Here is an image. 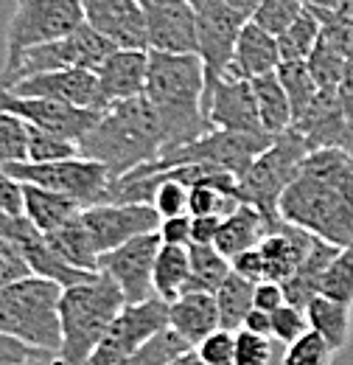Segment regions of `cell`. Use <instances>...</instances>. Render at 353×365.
Returning <instances> with one entry per match:
<instances>
[{
  "instance_id": "6da1fadb",
  "label": "cell",
  "mask_w": 353,
  "mask_h": 365,
  "mask_svg": "<svg viewBox=\"0 0 353 365\" xmlns=\"http://www.w3.org/2000/svg\"><path fill=\"white\" fill-rule=\"evenodd\" d=\"M280 220L314 236L353 247V155L342 149L311 152L280 200Z\"/></svg>"
},
{
  "instance_id": "7a4b0ae2",
  "label": "cell",
  "mask_w": 353,
  "mask_h": 365,
  "mask_svg": "<svg viewBox=\"0 0 353 365\" xmlns=\"http://www.w3.org/2000/svg\"><path fill=\"white\" fill-rule=\"evenodd\" d=\"M205 91L208 73L199 53L149 51V79L143 96L154 104L163 121L166 155L214 130L205 115Z\"/></svg>"
},
{
  "instance_id": "3957f363",
  "label": "cell",
  "mask_w": 353,
  "mask_h": 365,
  "mask_svg": "<svg viewBox=\"0 0 353 365\" xmlns=\"http://www.w3.org/2000/svg\"><path fill=\"white\" fill-rule=\"evenodd\" d=\"M79 155L107 166L112 178L160 160L166 155V133L154 104L140 96L107 107L95 127L79 140Z\"/></svg>"
},
{
  "instance_id": "277c9868",
  "label": "cell",
  "mask_w": 353,
  "mask_h": 365,
  "mask_svg": "<svg viewBox=\"0 0 353 365\" xmlns=\"http://www.w3.org/2000/svg\"><path fill=\"white\" fill-rule=\"evenodd\" d=\"M127 307L124 292L115 287L112 278L104 273L90 275L73 287L62 289L59 318H62V365H88L93 351L110 331L112 320Z\"/></svg>"
},
{
  "instance_id": "5b68a950",
  "label": "cell",
  "mask_w": 353,
  "mask_h": 365,
  "mask_svg": "<svg viewBox=\"0 0 353 365\" xmlns=\"http://www.w3.org/2000/svg\"><path fill=\"white\" fill-rule=\"evenodd\" d=\"M62 289V284L43 275H26L9 287H0V331L43 354L59 357Z\"/></svg>"
},
{
  "instance_id": "8992f818",
  "label": "cell",
  "mask_w": 353,
  "mask_h": 365,
  "mask_svg": "<svg viewBox=\"0 0 353 365\" xmlns=\"http://www.w3.org/2000/svg\"><path fill=\"white\" fill-rule=\"evenodd\" d=\"M311 155L306 138L295 127L272 138V143L255 158V163L241 175V200L258 208L272 222H280V200L286 188L297 180L306 158Z\"/></svg>"
},
{
  "instance_id": "52a82bcc",
  "label": "cell",
  "mask_w": 353,
  "mask_h": 365,
  "mask_svg": "<svg viewBox=\"0 0 353 365\" xmlns=\"http://www.w3.org/2000/svg\"><path fill=\"white\" fill-rule=\"evenodd\" d=\"M115 51L118 48L112 46L107 37H101L98 31H93L85 23L70 37H62V40L31 48L20 59L3 65L0 68V88H14L17 82H23L28 76L53 73V71H70V68H82V71L95 73Z\"/></svg>"
},
{
  "instance_id": "ba28073f",
  "label": "cell",
  "mask_w": 353,
  "mask_h": 365,
  "mask_svg": "<svg viewBox=\"0 0 353 365\" xmlns=\"http://www.w3.org/2000/svg\"><path fill=\"white\" fill-rule=\"evenodd\" d=\"M85 26L82 0H17V9L6 26V59H20L26 51L62 37H70Z\"/></svg>"
},
{
  "instance_id": "9c48e42d",
  "label": "cell",
  "mask_w": 353,
  "mask_h": 365,
  "mask_svg": "<svg viewBox=\"0 0 353 365\" xmlns=\"http://www.w3.org/2000/svg\"><path fill=\"white\" fill-rule=\"evenodd\" d=\"M17 182H28V185H40L45 191H56L65 194L76 202H82L85 208L90 205H101L107 202V191L112 175L107 166L88 160L82 155L68 158V160H53V163H11L3 166Z\"/></svg>"
},
{
  "instance_id": "30bf717a",
  "label": "cell",
  "mask_w": 353,
  "mask_h": 365,
  "mask_svg": "<svg viewBox=\"0 0 353 365\" xmlns=\"http://www.w3.org/2000/svg\"><path fill=\"white\" fill-rule=\"evenodd\" d=\"M272 143V135H244V133H227V130H211L208 135L199 140L163 155L160 160H154L149 169L152 172H166L176 166H196V163H208L216 166L221 172H230L236 180H241V175L255 163V158Z\"/></svg>"
},
{
  "instance_id": "8fae6325",
  "label": "cell",
  "mask_w": 353,
  "mask_h": 365,
  "mask_svg": "<svg viewBox=\"0 0 353 365\" xmlns=\"http://www.w3.org/2000/svg\"><path fill=\"white\" fill-rule=\"evenodd\" d=\"M163 329H169V304L163 298L127 304L121 315L112 320L110 331L93 351L88 365H121Z\"/></svg>"
},
{
  "instance_id": "7c38bea8",
  "label": "cell",
  "mask_w": 353,
  "mask_h": 365,
  "mask_svg": "<svg viewBox=\"0 0 353 365\" xmlns=\"http://www.w3.org/2000/svg\"><path fill=\"white\" fill-rule=\"evenodd\" d=\"M191 3L196 9V34H199L196 53L205 62L208 88H214L219 79L227 76L238 34L250 20L233 11L224 0H191Z\"/></svg>"
},
{
  "instance_id": "4fadbf2b",
  "label": "cell",
  "mask_w": 353,
  "mask_h": 365,
  "mask_svg": "<svg viewBox=\"0 0 353 365\" xmlns=\"http://www.w3.org/2000/svg\"><path fill=\"white\" fill-rule=\"evenodd\" d=\"M163 242L160 233H146L132 242L110 250L101 256L98 273L115 281V287L124 292L127 304H143L157 298L154 295V262Z\"/></svg>"
},
{
  "instance_id": "5bb4252c",
  "label": "cell",
  "mask_w": 353,
  "mask_h": 365,
  "mask_svg": "<svg viewBox=\"0 0 353 365\" xmlns=\"http://www.w3.org/2000/svg\"><path fill=\"white\" fill-rule=\"evenodd\" d=\"M0 113H11L37 130L73 140L79 146V140L95 127L104 110H82V107L53 101V98H23L0 88Z\"/></svg>"
},
{
  "instance_id": "9a60e30c",
  "label": "cell",
  "mask_w": 353,
  "mask_h": 365,
  "mask_svg": "<svg viewBox=\"0 0 353 365\" xmlns=\"http://www.w3.org/2000/svg\"><path fill=\"white\" fill-rule=\"evenodd\" d=\"M85 225L98 253L104 256L137 236L157 233L160 214L143 202H101V205L85 208Z\"/></svg>"
},
{
  "instance_id": "2e32d148",
  "label": "cell",
  "mask_w": 353,
  "mask_h": 365,
  "mask_svg": "<svg viewBox=\"0 0 353 365\" xmlns=\"http://www.w3.org/2000/svg\"><path fill=\"white\" fill-rule=\"evenodd\" d=\"M146 14L149 51L160 53H196V9L191 0H140Z\"/></svg>"
},
{
  "instance_id": "e0dca14e",
  "label": "cell",
  "mask_w": 353,
  "mask_h": 365,
  "mask_svg": "<svg viewBox=\"0 0 353 365\" xmlns=\"http://www.w3.org/2000/svg\"><path fill=\"white\" fill-rule=\"evenodd\" d=\"M205 115L214 130L244 133V135H266L253 82L247 79H219L205 91Z\"/></svg>"
},
{
  "instance_id": "ac0fdd59",
  "label": "cell",
  "mask_w": 353,
  "mask_h": 365,
  "mask_svg": "<svg viewBox=\"0 0 353 365\" xmlns=\"http://www.w3.org/2000/svg\"><path fill=\"white\" fill-rule=\"evenodd\" d=\"M85 23L115 48L149 51L146 14L140 0H82Z\"/></svg>"
},
{
  "instance_id": "d6986e66",
  "label": "cell",
  "mask_w": 353,
  "mask_h": 365,
  "mask_svg": "<svg viewBox=\"0 0 353 365\" xmlns=\"http://www.w3.org/2000/svg\"><path fill=\"white\" fill-rule=\"evenodd\" d=\"M3 91H11L14 96H23V98H53V101H65V104H73L82 110H107L101 88H98V76L93 71H82V68L28 76V79L17 82L14 88H3Z\"/></svg>"
},
{
  "instance_id": "ffe728a7",
  "label": "cell",
  "mask_w": 353,
  "mask_h": 365,
  "mask_svg": "<svg viewBox=\"0 0 353 365\" xmlns=\"http://www.w3.org/2000/svg\"><path fill=\"white\" fill-rule=\"evenodd\" d=\"M295 130L306 138L311 152L317 149H342L353 155V130L342 113L337 91H320L311 110L295 124Z\"/></svg>"
},
{
  "instance_id": "44dd1931",
  "label": "cell",
  "mask_w": 353,
  "mask_h": 365,
  "mask_svg": "<svg viewBox=\"0 0 353 365\" xmlns=\"http://www.w3.org/2000/svg\"><path fill=\"white\" fill-rule=\"evenodd\" d=\"M95 76H98V88H101L107 107L140 98L146 93V79H149V51L118 48L95 71Z\"/></svg>"
},
{
  "instance_id": "7402d4cb",
  "label": "cell",
  "mask_w": 353,
  "mask_h": 365,
  "mask_svg": "<svg viewBox=\"0 0 353 365\" xmlns=\"http://www.w3.org/2000/svg\"><path fill=\"white\" fill-rule=\"evenodd\" d=\"M314 233L297 228V225H289V222H275V228L269 230L264 242L258 245L261 256H264V267H266V281H289L292 275L300 270V264L306 262L311 245H314Z\"/></svg>"
},
{
  "instance_id": "603a6c76",
  "label": "cell",
  "mask_w": 353,
  "mask_h": 365,
  "mask_svg": "<svg viewBox=\"0 0 353 365\" xmlns=\"http://www.w3.org/2000/svg\"><path fill=\"white\" fill-rule=\"evenodd\" d=\"M280 65H283V59H280L278 37L266 34L261 26H255L250 20L238 34V43H236V51H233V62H230L224 79L255 82L266 73H278Z\"/></svg>"
},
{
  "instance_id": "cb8c5ba5",
  "label": "cell",
  "mask_w": 353,
  "mask_h": 365,
  "mask_svg": "<svg viewBox=\"0 0 353 365\" xmlns=\"http://www.w3.org/2000/svg\"><path fill=\"white\" fill-rule=\"evenodd\" d=\"M169 329L176 331L191 349H196L208 334L221 329L216 295L199 289L182 292L174 304H169Z\"/></svg>"
},
{
  "instance_id": "d4e9b609",
  "label": "cell",
  "mask_w": 353,
  "mask_h": 365,
  "mask_svg": "<svg viewBox=\"0 0 353 365\" xmlns=\"http://www.w3.org/2000/svg\"><path fill=\"white\" fill-rule=\"evenodd\" d=\"M275 228V222L264 217L258 208L253 205H241L238 211H233L230 217H224L219 225V236H216V247L221 256H227L230 262L253 247H258L269 236V230Z\"/></svg>"
},
{
  "instance_id": "484cf974",
  "label": "cell",
  "mask_w": 353,
  "mask_h": 365,
  "mask_svg": "<svg viewBox=\"0 0 353 365\" xmlns=\"http://www.w3.org/2000/svg\"><path fill=\"white\" fill-rule=\"evenodd\" d=\"M23 214L43 230V233H51V230L68 225L70 220L82 217L85 214V205L65 197V194H56V191H45L40 185H28L23 182Z\"/></svg>"
},
{
  "instance_id": "4316f807",
  "label": "cell",
  "mask_w": 353,
  "mask_h": 365,
  "mask_svg": "<svg viewBox=\"0 0 353 365\" xmlns=\"http://www.w3.org/2000/svg\"><path fill=\"white\" fill-rule=\"evenodd\" d=\"M51 247L56 250V256L70 264L73 270H82V273H98V264H101V253L90 236L88 225H85V214L70 220L68 225L45 233Z\"/></svg>"
},
{
  "instance_id": "83f0119b",
  "label": "cell",
  "mask_w": 353,
  "mask_h": 365,
  "mask_svg": "<svg viewBox=\"0 0 353 365\" xmlns=\"http://www.w3.org/2000/svg\"><path fill=\"white\" fill-rule=\"evenodd\" d=\"M255 101H258V115L264 124L266 135H280L286 130H292L295 118H292V101L283 91V82L278 73H266L261 79L253 82Z\"/></svg>"
},
{
  "instance_id": "f1b7e54d",
  "label": "cell",
  "mask_w": 353,
  "mask_h": 365,
  "mask_svg": "<svg viewBox=\"0 0 353 365\" xmlns=\"http://www.w3.org/2000/svg\"><path fill=\"white\" fill-rule=\"evenodd\" d=\"M191 281V253L179 245H163L154 262V295L174 304Z\"/></svg>"
},
{
  "instance_id": "f546056e",
  "label": "cell",
  "mask_w": 353,
  "mask_h": 365,
  "mask_svg": "<svg viewBox=\"0 0 353 365\" xmlns=\"http://www.w3.org/2000/svg\"><path fill=\"white\" fill-rule=\"evenodd\" d=\"M306 315L314 331H320L334 351L345 349L348 340H351V326H353V307L348 304H339L334 298H325V295H317L306 307Z\"/></svg>"
},
{
  "instance_id": "4dcf8cb0",
  "label": "cell",
  "mask_w": 353,
  "mask_h": 365,
  "mask_svg": "<svg viewBox=\"0 0 353 365\" xmlns=\"http://www.w3.org/2000/svg\"><path fill=\"white\" fill-rule=\"evenodd\" d=\"M216 304H219L221 329L241 331L247 315L255 309V284L247 281L244 275L230 273L216 292Z\"/></svg>"
},
{
  "instance_id": "1f68e13d",
  "label": "cell",
  "mask_w": 353,
  "mask_h": 365,
  "mask_svg": "<svg viewBox=\"0 0 353 365\" xmlns=\"http://www.w3.org/2000/svg\"><path fill=\"white\" fill-rule=\"evenodd\" d=\"M188 253H191L188 289H199V292H214L216 295L219 287L227 281V275L233 273V262L227 256H221L216 245H188Z\"/></svg>"
},
{
  "instance_id": "d6a6232c",
  "label": "cell",
  "mask_w": 353,
  "mask_h": 365,
  "mask_svg": "<svg viewBox=\"0 0 353 365\" xmlns=\"http://www.w3.org/2000/svg\"><path fill=\"white\" fill-rule=\"evenodd\" d=\"M320 37H322V14L306 6L303 14L295 20V26L278 37L280 59L283 62H309Z\"/></svg>"
},
{
  "instance_id": "836d02e7",
  "label": "cell",
  "mask_w": 353,
  "mask_h": 365,
  "mask_svg": "<svg viewBox=\"0 0 353 365\" xmlns=\"http://www.w3.org/2000/svg\"><path fill=\"white\" fill-rule=\"evenodd\" d=\"M278 76H280L283 91H286L289 101H292V118H295V124H297V121L311 110V104L317 101L320 85H317V79H314V73H311L309 62H283V65L278 68ZM295 124H292V127H295Z\"/></svg>"
},
{
  "instance_id": "e575fe53",
  "label": "cell",
  "mask_w": 353,
  "mask_h": 365,
  "mask_svg": "<svg viewBox=\"0 0 353 365\" xmlns=\"http://www.w3.org/2000/svg\"><path fill=\"white\" fill-rule=\"evenodd\" d=\"M320 295L353 307V247H342L320 278Z\"/></svg>"
},
{
  "instance_id": "d590c367",
  "label": "cell",
  "mask_w": 353,
  "mask_h": 365,
  "mask_svg": "<svg viewBox=\"0 0 353 365\" xmlns=\"http://www.w3.org/2000/svg\"><path fill=\"white\" fill-rule=\"evenodd\" d=\"M191 346L172 329H163L160 334H154L143 349H137L132 357H127L121 365H172Z\"/></svg>"
},
{
  "instance_id": "8d00e7d4",
  "label": "cell",
  "mask_w": 353,
  "mask_h": 365,
  "mask_svg": "<svg viewBox=\"0 0 353 365\" xmlns=\"http://www.w3.org/2000/svg\"><path fill=\"white\" fill-rule=\"evenodd\" d=\"M149 169V166H146ZM160 182L154 188L152 197V208L160 214V220H172V217H185L188 214V200H191V188L185 182L174 178L172 172H157ZM191 217V214H188Z\"/></svg>"
},
{
  "instance_id": "74e56055",
  "label": "cell",
  "mask_w": 353,
  "mask_h": 365,
  "mask_svg": "<svg viewBox=\"0 0 353 365\" xmlns=\"http://www.w3.org/2000/svg\"><path fill=\"white\" fill-rule=\"evenodd\" d=\"M348 62L351 59H345L331 43H325L320 37L314 53L309 56V68L311 73H314V79H317V85H320V91H337L339 82H342V76H345Z\"/></svg>"
},
{
  "instance_id": "f35d334b",
  "label": "cell",
  "mask_w": 353,
  "mask_h": 365,
  "mask_svg": "<svg viewBox=\"0 0 353 365\" xmlns=\"http://www.w3.org/2000/svg\"><path fill=\"white\" fill-rule=\"evenodd\" d=\"M303 9H306L303 0H264L258 6V11L253 14V23L261 26L266 34L280 37L295 26V20L303 14Z\"/></svg>"
},
{
  "instance_id": "ab89813d",
  "label": "cell",
  "mask_w": 353,
  "mask_h": 365,
  "mask_svg": "<svg viewBox=\"0 0 353 365\" xmlns=\"http://www.w3.org/2000/svg\"><path fill=\"white\" fill-rule=\"evenodd\" d=\"M28 160V124L11 113H0V166Z\"/></svg>"
},
{
  "instance_id": "60d3db41",
  "label": "cell",
  "mask_w": 353,
  "mask_h": 365,
  "mask_svg": "<svg viewBox=\"0 0 353 365\" xmlns=\"http://www.w3.org/2000/svg\"><path fill=\"white\" fill-rule=\"evenodd\" d=\"M334 354L337 351L331 349V343L320 331L309 329L303 337H297L292 346H286L283 365H331Z\"/></svg>"
},
{
  "instance_id": "b9f144b4",
  "label": "cell",
  "mask_w": 353,
  "mask_h": 365,
  "mask_svg": "<svg viewBox=\"0 0 353 365\" xmlns=\"http://www.w3.org/2000/svg\"><path fill=\"white\" fill-rule=\"evenodd\" d=\"M76 155H79V146L73 140L51 135L28 124V163H53V160H68Z\"/></svg>"
},
{
  "instance_id": "7bdbcfd3",
  "label": "cell",
  "mask_w": 353,
  "mask_h": 365,
  "mask_svg": "<svg viewBox=\"0 0 353 365\" xmlns=\"http://www.w3.org/2000/svg\"><path fill=\"white\" fill-rule=\"evenodd\" d=\"M311 329L306 309H297L292 304H283L278 312H272V340L292 346L297 337H303Z\"/></svg>"
},
{
  "instance_id": "ee69618b",
  "label": "cell",
  "mask_w": 353,
  "mask_h": 365,
  "mask_svg": "<svg viewBox=\"0 0 353 365\" xmlns=\"http://www.w3.org/2000/svg\"><path fill=\"white\" fill-rule=\"evenodd\" d=\"M272 363V337L255 331H236V365H269Z\"/></svg>"
},
{
  "instance_id": "f6af8a7d",
  "label": "cell",
  "mask_w": 353,
  "mask_h": 365,
  "mask_svg": "<svg viewBox=\"0 0 353 365\" xmlns=\"http://www.w3.org/2000/svg\"><path fill=\"white\" fill-rule=\"evenodd\" d=\"M196 354L205 365H236V331L216 329L196 346Z\"/></svg>"
},
{
  "instance_id": "bcb514c9",
  "label": "cell",
  "mask_w": 353,
  "mask_h": 365,
  "mask_svg": "<svg viewBox=\"0 0 353 365\" xmlns=\"http://www.w3.org/2000/svg\"><path fill=\"white\" fill-rule=\"evenodd\" d=\"M26 275L34 273L28 270V264L20 256V250L14 247V242L0 228V287H9V284H14V281H20Z\"/></svg>"
},
{
  "instance_id": "7dc6e473",
  "label": "cell",
  "mask_w": 353,
  "mask_h": 365,
  "mask_svg": "<svg viewBox=\"0 0 353 365\" xmlns=\"http://www.w3.org/2000/svg\"><path fill=\"white\" fill-rule=\"evenodd\" d=\"M0 211L3 214H23V182H17L0 166Z\"/></svg>"
},
{
  "instance_id": "c3c4849f",
  "label": "cell",
  "mask_w": 353,
  "mask_h": 365,
  "mask_svg": "<svg viewBox=\"0 0 353 365\" xmlns=\"http://www.w3.org/2000/svg\"><path fill=\"white\" fill-rule=\"evenodd\" d=\"M160 242L163 245H179L188 247L191 245V217H172V220H160Z\"/></svg>"
},
{
  "instance_id": "681fc988",
  "label": "cell",
  "mask_w": 353,
  "mask_h": 365,
  "mask_svg": "<svg viewBox=\"0 0 353 365\" xmlns=\"http://www.w3.org/2000/svg\"><path fill=\"white\" fill-rule=\"evenodd\" d=\"M233 273L244 275V278L253 281V284L266 281V267H264V256H261V250L253 247V250L236 256V259H233Z\"/></svg>"
},
{
  "instance_id": "f907efd6",
  "label": "cell",
  "mask_w": 353,
  "mask_h": 365,
  "mask_svg": "<svg viewBox=\"0 0 353 365\" xmlns=\"http://www.w3.org/2000/svg\"><path fill=\"white\" fill-rule=\"evenodd\" d=\"M37 354H43V351H37V349L9 337L6 331H0V365H20L31 360V357H37Z\"/></svg>"
},
{
  "instance_id": "816d5d0a",
  "label": "cell",
  "mask_w": 353,
  "mask_h": 365,
  "mask_svg": "<svg viewBox=\"0 0 353 365\" xmlns=\"http://www.w3.org/2000/svg\"><path fill=\"white\" fill-rule=\"evenodd\" d=\"M283 304H286L283 284H278V281H261V284H255V309H264V312L272 315Z\"/></svg>"
},
{
  "instance_id": "f5cc1de1",
  "label": "cell",
  "mask_w": 353,
  "mask_h": 365,
  "mask_svg": "<svg viewBox=\"0 0 353 365\" xmlns=\"http://www.w3.org/2000/svg\"><path fill=\"white\" fill-rule=\"evenodd\" d=\"M219 225L216 217H191V245H216Z\"/></svg>"
},
{
  "instance_id": "db71d44e",
  "label": "cell",
  "mask_w": 353,
  "mask_h": 365,
  "mask_svg": "<svg viewBox=\"0 0 353 365\" xmlns=\"http://www.w3.org/2000/svg\"><path fill=\"white\" fill-rule=\"evenodd\" d=\"M337 96H339L342 113H345V118H348V124H351L353 130V59L348 62V68H345V76H342V82L337 88Z\"/></svg>"
},
{
  "instance_id": "11a10c76",
  "label": "cell",
  "mask_w": 353,
  "mask_h": 365,
  "mask_svg": "<svg viewBox=\"0 0 353 365\" xmlns=\"http://www.w3.org/2000/svg\"><path fill=\"white\" fill-rule=\"evenodd\" d=\"M244 329L247 331H255V334H266L272 337V315L264 312V309H253L247 320H244Z\"/></svg>"
},
{
  "instance_id": "9f6ffc18",
  "label": "cell",
  "mask_w": 353,
  "mask_h": 365,
  "mask_svg": "<svg viewBox=\"0 0 353 365\" xmlns=\"http://www.w3.org/2000/svg\"><path fill=\"white\" fill-rule=\"evenodd\" d=\"M224 3H227L233 11H238L244 20H253V14L258 11V6H261L264 0H224Z\"/></svg>"
},
{
  "instance_id": "6f0895ef",
  "label": "cell",
  "mask_w": 353,
  "mask_h": 365,
  "mask_svg": "<svg viewBox=\"0 0 353 365\" xmlns=\"http://www.w3.org/2000/svg\"><path fill=\"white\" fill-rule=\"evenodd\" d=\"M303 3H306L309 9H314V11H322V14H334L339 0H303Z\"/></svg>"
},
{
  "instance_id": "680465c9",
  "label": "cell",
  "mask_w": 353,
  "mask_h": 365,
  "mask_svg": "<svg viewBox=\"0 0 353 365\" xmlns=\"http://www.w3.org/2000/svg\"><path fill=\"white\" fill-rule=\"evenodd\" d=\"M172 365H205V360L196 354V349H188V351H182Z\"/></svg>"
},
{
  "instance_id": "91938a15",
  "label": "cell",
  "mask_w": 353,
  "mask_h": 365,
  "mask_svg": "<svg viewBox=\"0 0 353 365\" xmlns=\"http://www.w3.org/2000/svg\"><path fill=\"white\" fill-rule=\"evenodd\" d=\"M20 365H62L59 363V357H53V354H37V357H31V360H26V363Z\"/></svg>"
}]
</instances>
